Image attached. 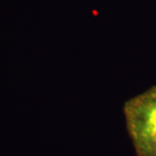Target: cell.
Segmentation results:
<instances>
[{
    "mask_svg": "<svg viewBox=\"0 0 156 156\" xmlns=\"http://www.w3.org/2000/svg\"><path fill=\"white\" fill-rule=\"evenodd\" d=\"M123 114L137 156H156V86L128 100Z\"/></svg>",
    "mask_w": 156,
    "mask_h": 156,
    "instance_id": "obj_1",
    "label": "cell"
}]
</instances>
